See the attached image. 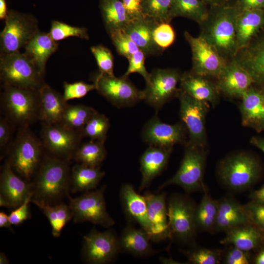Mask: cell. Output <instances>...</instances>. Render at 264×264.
Masks as SVG:
<instances>
[{
  "label": "cell",
  "mask_w": 264,
  "mask_h": 264,
  "mask_svg": "<svg viewBox=\"0 0 264 264\" xmlns=\"http://www.w3.org/2000/svg\"><path fill=\"white\" fill-rule=\"evenodd\" d=\"M262 168L258 158L248 152H239L220 161L217 170L220 183L234 193L246 190L257 182Z\"/></svg>",
  "instance_id": "obj_1"
},
{
  "label": "cell",
  "mask_w": 264,
  "mask_h": 264,
  "mask_svg": "<svg viewBox=\"0 0 264 264\" xmlns=\"http://www.w3.org/2000/svg\"><path fill=\"white\" fill-rule=\"evenodd\" d=\"M32 184L31 199L51 204L67 194L70 176L65 160L46 157L41 162Z\"/></svg>",
  "instance_id": "obj_2"
},
{
  "label": "cell",
  "mask_w": 264,
  "mask_h": 264,
  "mask_svg": "<svg viewBox=\"0 0 264 264\" xmlns=\"http://www.w3.org/2000/svg\"><path fill=\"white\" fill-rule=\"evenodd\" d=\"M44 77L24 53H0V77L3 86L38 90L45 83Z\"/></svg>",
  "instance_id": "obj_3"
},
{
  "label": "cell",
  "mask_w": 264,
  "mask_h": 264,
  "mask_svg": "<svg viewBox=\"0 0 264 264\" xmlns=\"http://www.w3.org/2000/svg\"><path fill=\"white\" fill-rule=\"evenodd\" d=\"M185 150L179 168L176 174L162 183L158 191L167 186L175 185L187 193L208 191L203 182L207 158L206 148L186 144Z\"/></svg>",
  "instance_id": "obj_4"
},
{
  "label": "cell",
  "mask_w": 264,
  "mask_h": 264,
  "mask_svg": "<svg viewBox=\"0 0 264 264\" xmlns=\"http://www.w3.org/2000/svg\"><path fill=\"white\" fill-rule=\"evenodd\" d=\"M42 145L27 127H22L10 149L8 160L13 170L28 181L42 162Z\"/></svg>",
  "instance_id": "obj_5"
},
{
  "label": "cell",
  "mask_w": 264,
  "mask_h": 264,
  "mask_svg": "<svg viewBox=\"0 0 264 264\" xmlns=\"http://www.w3.org/2000/svg\"><path fill=\"white\" fill-rule=\"evenodd\" d=\"M3 88L1 100L7 119L22 127L38 119V90L11 86Z\"/></svg>",
  "instance_id": "obj_6"
},
{
  "label": "cell",
  "mask_w": 264,
  "mask_h": 264,
  "mask_svg": "<svg viewBox=\"0 0 264 264\" xmlns=\"http://www.w3.org/2000/svg\"><path fill=\"white\" fill-rule=\"evenodd\" d=\"M167 203L171 239L182 243L191 242L198 231L195 221L197 205L187 196L176 194L171 195Z\"/></svg>",
  "instance_id": "obj_7"
},
{
  "label": "cell",
  "mask_w": 264,
  "mask_h": 264,
  "mask_svg": "<svg viewBox=\"0 0 264 264\" xmlns=\"http://www.w3.org/2000/svg\"><path fill=\"white\" fill-rule=\"evenodd\" d=\"M106 186L100 189L85 192L80 197L72 198L68 195L69 207L75 223L90 222L109 228L115 221L108 213L105 198Z\"/></svg>",
  "instance_id": "obj_8"
},
{
  "label": "cell",
  "mask_w": 264,
  "mask_h": 264,
  "mask_svg": "<svg viewBox=\"0 0 264 264\" xmlns=\"http://www.w3.org/2000/svg\"><path fill=\"white\" fill-rule=\"evenodd\" d=\"M38 22L32 15L8 10L0 34V53L19 51L39 31Z\"/></svg>",
  "instance_id": "obj_9"
},
{
  "label": "cell",
  "mask_w": 264,
  "mask_h": 264,
  "mask_svg": "<svg viewBox=\"0 0 264 264\" xmlns=\"http://www.w3.org/2000/svg\"><path fill=\"white\" fill-rule=\"evenodd\" d=\"M176 96L180 104V118L189 136L186 144L206 148L205 118L209 109L208 103L194 98L181 88Z\"/></svg>",
  "instance_id": "obj_10"
},
{
  "label": "cell",
  "mask_w": 264,
  "mask_h": 264,
  "mask_svg": "<svg viewBox=\"0 0 264 264\" xmlns=\"http://www.w3.org/2000/svg\"><path fill=\"white\" fill-rule=\"evenodd\" d=\"M93 82L99 94L118 108L132 107L143 100L142 90L128 77L118 78L98 72L93 77Z\"/></svg>",
  "instance_id": "obj_11"
},
{
  "label": "cell",
  "mask_w": 264,
  "mask_h": 264,
  "mask_svg": "<svg viewBox=\"0 0 264 264\" xmlns=\"http://www.w3.org/2000/svg\"><path fill=\"white\" fill-rule=\"evenodd\" d=\"M181 76L175 69H153L145 89L142 90L143 100L157 111L173 96H176L179 90L177 85Z\"/></svg>",
  "instance_id": "obj_12"
},
{
  "label": "cell",
  "mask_w": 264,
  "mask_h": 264,
  "mask_svg": "<svg viewBox=\"0 0 264 264\" xmlns=\"http://www.w3.org/2000/svg\"><path fill=\"white\" fill-rule=\"evenodd\" d=\"M120 252L119 238L111 229L104 232L93 229L83 237L81 254L88 264H108Z\"/></svg>",
  "instance_id": "obj_13"
},
{
  "label": "cell",
  "mask_w": 264,
  "mask_h": 264,
  "mask_svg": "<svg viewBox=\"0 0 264 264\" xmlns=\"http://www.w3.org/2000/svg\"><path fill=\"white\" fill-rule=\"evenodd\" d=\"M184 37L192 53V72L218 78L226 64L218 50L203 36L195 37L186 31Z\"/></svg>",
  "instance_id": "obj_14"
},
{
  "label": "cell",
  "mask_w": 264,
  "mask_h": 264,
  "mask_svg": "<svg viewBox=\"0 0 264 264\" xmlns=\"http://www.w3.org/2000/svg\"><path fill=\"white\" fill-rule=\"evenodd\" d=\"M233 8H224L219 12L204 37L221 55L229 54L237 49L236 22L238 16Z\"/></svg>",
  "instance_id": "obj_15"
},
{
  "label": "cell",
  "mask_w": 264,
  "mask_h": 264,
  "mask_svg": "<svg viewBox=\"0 0 264 264\" xmlns=\"http://www.w3.org/2000/svg\"><path fill=\"white\" fill-rule=\"evenodd\" d=\"M187 132L182 123H165L156 113L144 125L142 137L149 146L173 148L175 144L185 142Z\"/></svg>",
  "instance_id": "obj_16"
},
{
  "label": "cell",
  "mask_w": 264,
  "mask_h": 264,
  "mask_svg": "<svg viewBox=\"0 0 264 264\" xmlns=\"http://www.w3.org/2000/svg\"><path fill=\"white\" fill-rule=\"evenodd\" d=\"M41 137L44 147L57 156L68 158L80 145L81 132L60 124L42 123Z\"/></svg>",
  "instance_id": "obj_17"
},
{
  "label": "cell",
  "mask_w": 264,
  "mask_h": 264,
  "mask_svg": "<svg viewBox=\"0 0 264 264\" xmlns=\"http://www.w3.org/2000/svg\"><path fill=\"white\" fill-rule=\"evenodd\" d=\"M144 196L147 205L151 240L160 242L166 239H171L167 206L166 202V193L162 192L154 194L146 192Z\"/></svg>",
  "instance_id": "obj_18"
},
{
  "label": "cell",
  "mask_w": 264,
  "mask_h": 264,
  "mask_svg": "<svg viewBox=\"0 0 264 264\" xmlns=\"http://www.w3.org/2000/svg\"><path fill=\"white\" fill-rule=\"evenodd\" d=\"M173 148L149 146L141 155L140 170L142 175L139 192L147 188L153 180L167 166Z\"/></svg>",
  "instance_id": "obj_19"
},
{
  "label": "cell",
  "mask_w": 264,
  "mask_h": 264,
  "mask_svg": "<svg viewBox=\"0 0 264 264\" xmlns=\"http://www.w3.org/2000/svg\"><path fill=\"white\" fill-rule=\"evenodd\" d=\"M0 195L8 201L11 207H17L32 192V184L17 176L7 160L0 173Z\"/></svg>",
  "instance_id": "obj_20"
},
{
  "label": "cell",
  "mask_w": 264,
  "mask_h": 264,
  "mask_svg": "<svg viewBox=\"0 0 264 264\" xmlns=\"http://www.w3.org/2000/svg\"><path fill=\"white\" fill-rule=\"evenodd\" d=\"M218 79L219 89L231 97H241L254 82L250 73L238 62L226 65Z\"/></svg>",
  "instance_id": "obj_21"
},
{
  "label": "cell",
  "mask_w": 264,
  "mask_h": 264,
  "mask_svg": "<svg viewBox=\"0 0 264 264\" xmlns=\"http://www.w3.org/2000/svg\"><path fill=\"white\" fill-rule=\"evenodd\" d=\"M38 119L44 124H60L68 105L63 95L44 83L38 89Z\"/></svg>",
  "instance_id": "obj_22"
},
{
  "label": "cell",
  "mask_w": 264,
  "mask_h": 264,
  "mask_svg": "<svg viewBox=\"0 0 264 264\" xmlns=\"http://www.w3.org/2000/svg\"><path fill=\"white\" fill-rule=\"evenodd\" d=\"M240 110L243 126L260 133L264 131V100L261 90L250 87L242 97Z\"/></svg>",
  "instance_id": "obj_23"
},
{
  "label": "cell",
  "mask_w": 264,
  "mask_h": 264,
  "mask_svg": "<svg viewBox=\"0 0 264 264\" xmlns=\"http://www.w3.org/2000/svg\"><path fill=\"white\" fill-rule=\"evenodd\" d=\"M120 198L124 211L128 218L137 223L140 228L146 231L150 236L151 228L144 195H140L135 191L132 185L126 183L121 187Z\"/></svg>",
  "instance_id": "obj_24"
},
{
  "label": "cell",
  "mask_w": 264,
  "mask_h": 264,
  "mask_svg": "<svg viewBox=\"0 0 264 264\" xmlns=\"http://www.w3.org/2000/svg\"><path fill=\"white\" fill-rule=\"evenodd\" d=\"M247 223H249L243 205L237 200L230 196L219 200L214 232H226L237 226Z\"/></svg>",
  "instance_id": "obj_25"
},
{
  "label": "cell",
  "mask_w": 264,
  "mask_h": 264,
  "mask_svg": "<svg viewBox=\"0 0 264 264\" xmlns=\"http://www.w3.org/2000/svg\"><path fill=\"white\" fill-rule=\"evenodd\" d=\"M118 238L120 252L138 257H148L156 252L151 244L150 235L141 228L128 225Z\"/></svg>",
  "instance_id": "obj_26"
},
{
  "label": "cell",
  "mask_w": 264,
  "mask_h": 264,
  "mask_svg": "<svg viewBox=\"0 0 264 264\" xmlns=\"http://www.w3.org/2000/svg\"><path fill=\"white\" fill-rule=\"evenodd\" d=\"M156 22L147 18L133 20L123 29L146 57L157 55L162 51L156 46L153 32Z\"/></svg>",
  "instance_id": "obj_27"
},
{
  "label": "cell",
  "mask_w": 264,
  "mask_h": 264,
  "mask_svg": "<svg viewBox=\"0 0 264 264\" xmlns=\"http://www.w3.org/2000/svg\"><path fill=\"white\" fill-rule=\"evenodd\" d=\"M58 47V43L49 33L39 31L25 45L24 53L44 76L46 62Z\"/></svg>",
  "instance_id": "obj_28"
},
{
  "label": "cell",
  "mask_w": 264,
  "mask_h": 264,
  "mask_svg": "<svg viewBox=\"0 0 264 264\" xmlns=\"http://www.w3.org/2000/svg\"><path fill=\"white\" fill-rule=\"evenodd\" d=\"M220 242L222 244L232 245L241 250L250 251L264 245V237L261 232L250 223L241 225L225 232Z\"/></svg>",
  "instance_id": "obj_29"
},
{
  "label": "cell",
  "mask_w": 264,
  "mask_h": 264,
  "mask_svg": "<svg viewBox=\"0 0 264 264\" xmlns=\"http://www.w3.org/2000/svg\"><path fill=\"white\" fill-rule=\"evenodd\" d=\"M180 88L194 98L215 105L218 101V92L216 87L204 77L193 72L181 75Z\"/></svg>",
  "instance_id": "obj_30"
},
{
  "label": "cell",
  "mask_w": 264,
  "mask_h": 264,
  "mask_svg": "<svg viewBox=\"0 0 264 264\" xmlns=\"http://www.w3.org/2000/svg\"><path fill=\"white\" fill-rule=\"evenodd\" d=\"M264 22V15L261 9L242 11L238 15L236 22L237 49L242 48Z\"/></svg>",
  "instance_id": "obj_31"
},
{
  "label": "cell",
  "mask_w": 264,
  "mask_h": 264,
  "mask_svg": "<svg viewBox=\"0 0 264 264\" xmlns=\"http://www.w3.org/2000/svg\"><path fill=\"white\" fill-rule=\"evenodd\" d=\"M105 173L100 167H91L81 164L73 167L70 176L71 191L73 193L95 189Z\"/></svg>",
  "instance_id": "obj_32"
},
{
  "label": "cell",
  "mask_w": 264,
  "mask_h": 264,
  "mask_svg": "<svg viewBox=\"0 0 264 264\" xmlns=\"http://www.w3.org/2000/svg\"><path fill=\"white\" fill-rule=\"evenodd\" d=\"M238 62L264 88V37L247 48Z\"/></svg>",
  "instance_id": "obj_33"
},
{
  "label": "cell",
  "mask_w": 264,
  "mask_h": 264,
  "mask_svg": "<svg viewBox=\"0 0 264 264\" xmlns=\"http://www.w3.org/2000/svg\"><path fill=\"white\" fill-rule=\"evenodd\" d=\"M100 7L108 33L115 30L123 29L130 22L121 0H101Z\"/></svg>",
  "instance_id": "obj_34"
},
{
  "label": "cell",
  "mask_w": 264,
  "mask_h": 264,
  "mask_svg": "<svg viewBox=\"0 0 264 264\" xmlns=\"http://www.w3.org/2000/svg\"><path fill=\"white\" fill-rule=\"evenodd\" d=\"M218 206L219 200L213 199L208 191L203 193L196 210L195 221L197 230L214 232Z\"/></svg>",
  "instance_id": "obj_35"
},
{
  "label": "cell",
  "mask_w": 264,
  "mask_h": 264,
  "mask_svg": "<svg viewBox=\"0 0 264 264\" xmlns=\"http://www.w3.org/2000/svg\"><path fill=\"white\" fill-rule=\"evenodd\" d=\"M31 202L40 208L48 219L51 226L52 235L54 237H59L63 228L72 219L69 206L63 203L52 205L33 199Z\"/></svg>",
  "instance_id": "obj_36"
},
{
  "label": "cell",
  "mask_w": 264,
  "mask_h": 264,
  "mask_svg": "<svg viewBox=\"0 0 264 264\" xmlns=\"http://www.w3.org/2000/svg\"><path fill=\"white\" fill-rule=\"evenodd\" d=\"M79 164L99 167L107 156L104 143L90 140L79 145L73 154Z\"/></svg>",
  "instance_id": "obj_37"
},
{
  "label": "cell",
  "mask_w": 264,
  "mask_h": 264,
  "mask_svg": "<svg viewBox=\"0 0 264 264\" xmlns=\"http://www.w3.org/2000/svg\"><path fill=\"white\" fill-rule=\"evenodd\" d=\"M97 112L93 108L86 105L68 104L60 124L81 133L84 126Z\"/></svg>",
  "instance_id": "obj_38"
},
{
  "label": "cell",
  "mask_w": 264,
  "mask_h": 264,
  "mask_svg": "<svg viewBox=\"0 0 264 264\" xmlns=\"http://www.w3.org/2000/svg\"><path fill=\"white\" fill-rule=\"evenodd\" d=\"M172 17L181 16L201 22L207 18V13L199 0H172Z\"/></svg>",
  "instance_id": "obj_39"
},
{
  "label": "cell",
  "mask_w": 264,
  "mask_h": 264,
  "mask_svg": "<svg viewBox=\"0 0 264 264\" xmlns=\"http://www.w3.org/2000/svg\"><path fill=\"white\" fill-rule=\"evenodd\" d=\"M143 12L145 18L156 23L170 22L172 0H143Z\"/></svg>",
  "instance_id": "obj_40"
},
{
  "label": "cell",
  "mask_w": 264,
  "mask_h": 264,
  "mask_svg": "<svg viewBox=\"0 0 264 264\" xmlns=\"http://www.w3.org/2000/svg\"><path fill=\"white\" fill-rule=\"evenodd\" d=\"M110 128V121L104 114L97 112L88 122L81 131L83 136L90 140L104 143Z\"/></svg>",
  "instance_id": "obj_41"
},
{
  "label": "cell",
  "mask_w": 264,
  "mask_h": 264,
  "mask_svg": "<svg viewBox=\"0 0 264 264\" xmlns=\"http://www.w3.org/2000/svg\"><path fill=\"white\" fill-rule=\"evenodd\" d=\"M182 252L191 264H219L221 262L223 250L197 247Z\"/></svg>",
  "instance_id": "obj_42"
},
{
  "label": "cell",
  "mask_w": 264,
  "mask_h": 264,
  "mask_svg": "<svg viewBox=\"0 0 264 264\" xmlns=\"http://www.w3.org/2000/svg\"><path fill=\"white\" fill-rule=\"evenodd\" d=\"M48 33L56 42L70 37H76L85 40H88L89 37L86 28L73 26L58 21L51 22Z\"/></svg>",
  "instance_id": "obj_43"
},
{
  "label": "cell",
  "mask_w": 264,
  "mask_h": 264,
  "mask_svg": "<svg viewBox=\"0 0 264 264\" xmlns=\"http://www.w3.org/2000/svg\"><path fill=\"white\" fill-rule=\"evenodd\" d=\"M108 34L119 55L128 59L139 50L123 29L115 30Z\"/></svg>",
  "instance_id": "obj_44"
},
{
  "label": "cell",
  "mask_w": 264,
  "mask_h": 264,
  "mask_svg": "<svg viewBox=\"0 0 264 264\" xmlns=\"http://www.w3.org/2000/svg\"><path fill=\"white\" fill-rule=\"evenodd\" d=\"M90 50L96 61L99 72L114 76L113 56L110 50L102 45L92 46Z\"/></svg>",
  "instance_id": "obj_45"
},
{
  "label": "cell",
  "mask_w": 264,
  "mask_h": 264,
  "mask_svg": "<svg viewBox=\"0 0 264 264\" xmlns=\"http://www.w3.org/2000/svg\"><path fill=\"white\" fill-rule=\"evenodd\" d=\"M156 46L162 51L171 45L175 40V32L170 22L155 23L153 32Z\"/></svg>",
  "instance_id": "obj_46"
},
{
  "label": "cell",
  "mask_w": 264,
  "mask_h": 264,
  "mask_svg": "<svg viewBox=\"0 0 264 264\" xmlns=\"http://www.w3.org/2000/svg\"><path fill=\"white\" fill-rule=\"evenodd\" d=\"M243 206L249 223L255 226L264 237V203L251 200Z\"/></svg>",
  "instance_id": "obj_47"
},
{
  "label": "cell",
  "mask_w": 264,
  "mask_h": 264,
  "mask_svg": "<svg viewBox=\"0 0 264 264\" xmlns=\"http://www.w3.org/2000/svg\"><path fill=\"white\" fill-rule=\"evenodd\" d=\"M94 89H95L94 84H88L83 81L72 83L64 82L63 96L65 100L67 102L71 99L83 98L89 91Z\"/></svg>",
  "instance_id": "obj_48"
},
{
  "label": "cell",
  "mask_w": 264,
  "mask_h": 264,
  "mask_svg": "<svg viewBox=\"0 0 264 264\" xmlns=\"http://www.w3.org/2000/svg\"><path fill=\"white\" fill-rule=\"evenodd\" d=\"M146 56L141 50L132 55L128 59L129 66L125 73L123 75L128 77V76L133 73L140 74L145 79L146 82L149 79L150 73H149L145 66V60Z\"/></svg>",
  "instance_id": "obj_49"
},
{
  "label": "cell",
  "mask_w": 264,
  "mask_h": 264,
  "mask_svg": "<svg viewBox=\"0 0 264 264\" xmlns=\"http://www.w3.org/2000/svg\"><path fill=\"white\" fill-rule=\"evenodd\" d=\"M223 252L221 262L225 264H248L250 263L249 251L230 245Z\"/></svg>",
  "instance_id": "obj_50"
},
{
  "label": "cell",
  "mask_w": 264,
  "mask_h": 264,
  "mask_svg": "<svg viewBox=\"0 0 264 264\" xmlns=\"http://www.w3.org/2000/svg\"><path fill=\"white\" fill-rule=\"evenodd\" d=\"M32 197L33 193L32 192L26 197L20 205L11 212L9 217L12 224L18 225L30 218L31 215L29 204Z\"/></svg>",
  "instance_id": "obj_51"
},
{
  "label": "cell",
  "mask_w": 264,
  "mask_h": 264,
  "mask_svg": "<svg viewBox=\"0 0 264 264\" xmlns=\"http://www.w3.org/2000/svg\"><path fill=\"white\" fill-rule=\"evenodd\" d=\"M143 0H121L130 21L146 18L143 12Z\"/></svg>",
  "instance_id": "obj_52"
},
{
  "label": "cell",
  "mask_w": 264,
  "mask_h": 264,
  "mask_svg": "<svg viewBox=\"0 0 264 264\" xmlns=\"http://www.w3.org/2000/svg\"><path fill=\"white\" fill-rule=\"evenodd\" d=\"M10 121L7 118L0 120V147L3 149L7 144L11 134Z\"/></svg>",
  "instance_id": "obj_53"
},
{
  "label": "cell",
  "mask_w": 264,
  "mask_h": 264,
  "mask_svg": "<svg viewBox=\"0 0 264 264\" xmlns=\"http://www.w3.org/2000/svg\"><path fill=\"white\" fill-rule=\"evenodd\" d=\"M242 11L261 9L264 7V0H241Z\"/></svg>",
  "instance_id": "obj_54"
},
{
  "label": "cell",
  "mask_w": 264,
  "mask_h": 264,
  "mask_svg": "<svg viewBox=\"0 0 264 264\" xmlns=\"http://www.w3.org/2000/svg\"><path fill=\"white\" fill-rule=\"evenodd\" d=\"M249 196L251 200L264 203V185L261 189L252 192Z\"/></svg>",
  "instance_id": "obj_55"
},
{
  "label": "cell",
  "mask_w": 264,
  "mask_h": 264,
  "mask_svg": "<svg viewBox=\"0 0 264 264\" xmlns=\"http://www.w3.org/2000/svg\"><path fill=\"white\" fill-rule=\"evenodd\" d=\"M251 144L261 150L264 153V138L253 136L250 141Z\"/></svg>",
  "instance_id": "obj_56"
},
{
  "label": "cell",
  "mask_w": 264,
  "mask_h": 264,
  "mask_svg": "<svg viewBox=\"0 0 264 264\" xmlns=\"http://www.w3.org/2000/svg\"><path fill=\"white\" fill-rule=\"evenodd\" d=\"M12 224L9 215L3 212H0V227L10 228Z\"/></svg>",
  "instance_id": "obj_57"
},
{
  "label": "cell",
  "mask_w": 264,
  "mask_h": 264,
  "mask_svg": "<svg viewBox=\"0 0 264 264\" xmlns=\"http://www.w3.org/2000/svg\"><path fill=\"white\" fill-rule=\"evenodd\" d=\"M8 12L6 0H0V19L1 20H5Z\"/></svg>",
  "instance_id": "obj_58"
},
{
  "label": "cell",
  "mask_w": 264,
  "mask_h": 264,
  "mask_svg": "<svg viewBox=\"0 0 264 264\" xmlns=\"http://www.w3.org/2000/svg\"><path fill=\"white\" fill-rule=\"evenodd\" d=\"M255 264H264V246L263 245L253 260Z\"/></svg>",
  "instance_id": "obj_59"
},
{
  "label": "cell",
  "mask_w": 264,
  "mask_h": 264,
  "mask_svg": "<svg viewBox=\"0 0 264 264\" xmlns=\"http://www.w3.org/2000/svg\"><path fill=\"white\" fill-rule=\"evenodd\" d=\"M0 264H9V261L6 257V255L3 253H0Z\"/></svg>",
  "instance_id": "obj_60"
},
{
  "label": "cell",
  "mask_w": 264,
  "mask_h": 264,
  "mask_svg": "<svg viewBox=\"0 0 264 264\" xmlns=\"http://www.w3.org/2000/svg\"><path fill=\"white\" fill-rule=\"evenodd\" d=\"M0 206L1 207H11L8 201L1 195H0Z\"/></svg>",
  "instance_id": "obj_61"
},
{
  "label": "cell",
  "mask_w": 264,
  "mask_h": 264,
  "mask_svg": "<svg viewBox=\"0 0 264 264\" xmlns=\"http://www.w3.org/2000/svg\"><path fill=\"white\" fill-rule=\"evenodd\" d=\"M261 92H262V94L264 100V88H263V89L261 90Z\"/></svg>",
  "instance_id": "obj_62"
},
{
  "label": "cell",
  "mask_w": 264,
  "mask_h": 264,
  "mask_svg": "<svg viewBox=\"0 0 264 264\" xmlns=\"http://www.w3.org/2000/svg\"></svg>",
  "instance_id": "obj_63"
}]
</instances>
